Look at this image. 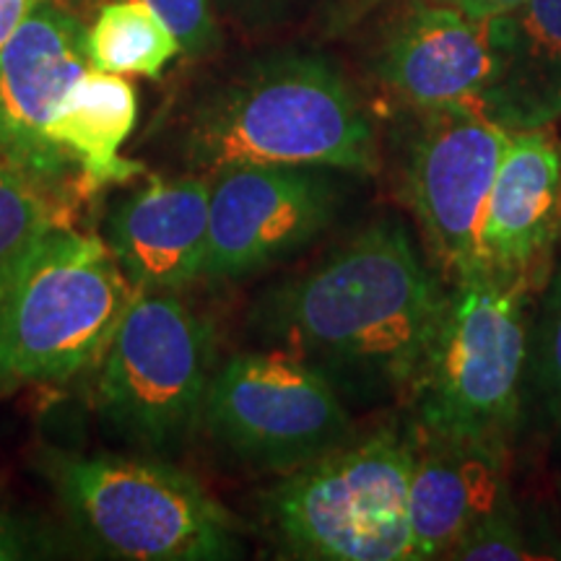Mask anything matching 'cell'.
Masks as SVG:
<instances>
[{
  "mask_svg": "<svg viewBox=\"0 0 561 561\" xmlns=\"http://www.w3.org/2000/svg\"><path fill=\"white\" fill-rule=\"evenodd\" d=\"M37 471L83 541L125 561H224L240 525L174 460L115 453H37Z\"/></svg>",
  "mask_w": 561,
  "mask_h": 561,
  "instance_id": "obj_3",
  "label": "cell"
},
{
  "mask_svg": "<svg viewBox=\"0 0 561 561\" xmlns=\"http://www.w3.org/2000/svg\"><path fill=\"white\" fill-rule=\"evenodd\" d=\"M216 351L214 322L178 291H136L100 359L104 432L133 453L178 460L201 432Z\"/></svg>",
  "mask_w": 561,
  "mask_h": 561,
  "instance_id": "obj_6",
  "label": "cell"
},
{
  "mask_svg": "<svg viewBox=\"0 0 561 561\" xmlns=\"http://www.w3.org/2000/svg\"><path fill=\"white\" fill-rule=\"evenodd\" d=\"M409 486L411 561L447 559L458 541L510 496L507 445L413 430Z\"/></svg>",
  "mask_w": 561,
  "mask_h": 561,
  "instance_id": "obj_14",
  "label": "cell"
},
{
  "mask_svg": "<svg viewBox=\"0 0 561 561\" xmlns=\"http://www.w3.org/2000/svg\"><path fill=\"white\" fill-rule=\"evenodd\" d=\"M447 559L460 561H517V559H536L530 553L528 538H525L520 510L515 507L512 496L496 504L483 520L473 525L458 546L450 551Z\"/></svg>",
  "mask_w": 561,
  "mask_h": 561,
  "instance_id": "obj_21",
  "label": "cell"
},
{
  "mask_svg": "<svg viewBox=\"0 0 561 561\" xmlns=\"http://www.w3.org/2000/svg\"><path fill=\"white\" fill-rule=\"evenodd\" d=\"M437 3L453 5V9H458L476 19H494V16H507V13L517 11L525 0H437Z\"/></svg>",
  "mask_w": 561,
  "mask_h": 561,
  "instance_id": "obj_25",
  "label": "cell"
},
{
  "mask_svg": "<svg viewBox=\"0 0 561 561\" xmlns=\"http://www.w3.org/2000/svg\"><path fill=\"white\" fill-rule=\"evenodd\" d=\"M180 153L203 178L244 164L380 167L375 125L341 70L297 50L252 60L208 89L187 115Z\"/></svg>",
  "mask_w": 561,
  "mask_h": 561,
  "instance_id": "obj_2",
  "label": "cell"
},
{
  "mask_svg": "<svg viewBox=\"0 0 561 561\" xmlns=\"http://www.w3.org/2000/svg\"><path fill=\"white\" fill-rule=\"evenodd\" d=\"M561 231V149L549 128L510 130L481 221L483 271L528 280Z\"/></svg>",
  "mask_w": 561,
  "mask_h": 561,
  "instance_id": "obj_15",
  "label": "cell"
},
{
  "mask_svg": "<svg viewBox=\"0 0 561 561\" xmlns=\"http://www.w3.org/2000/svg\"><path fill=\"white\" fill-rule=\"evenodd\" d=\"M201 430L248 471L278 476L356 437L331 380L280 348L244 351L216 367Z\"/></svg>",
  "mask_w": 561,
  "mask_h": 561,
  "instance_id": "obj_8",
  "label": "cell"
},
{
  "mask_svg": "<svg viewBox=\"0 0 561 561\" xmlns=\"http://www.w3.org/2000/svg\"><path fill=\"white\" fill-rule=\"evenodd\" d=\"M53 224L50 198L0 161V280Z\"/></svg>",
  "mask_w": 561,
  "mask_h": 561,
  "instance_id": "obj_20",
  "label": "cell"
},
{
  "mask_svg": "<svg viewBox=\"0 0 561 561\" xmlns=\"http://www.w3.org/2000/svg\"><path fill=\"white\" fill-rule=\"evenodd\" d=\"M561 445V263L546 280L538 310L530 314L523 419Z\"/></svg>",
  "mask_w": 561,
  "mask_h": 561,
  "instance_id": "obj_19",
  "label": "cell"
},
{
  "mask_svg": "<svg viewBox=\"0 0 561 561\" xmlns=\"http://www.w3.org/2000/svg\"><path fill=\"white\" fill-rule=\"evenodd\" d=\"M411 432L354 437L280 476L263 500L271 536L291 559L411 561Z\"/></svg>",
  "mask_w": 561,
  "mask_h": 561,
  "instance_id": "obj_7",
  "label": "cell"
},
{
  "mask_svg": "<svg viewBox=\"0 0 561 561\" xmlns=\"http://www.w3.org/2000/svg\"><path fill=\"white\" fill-rule=\"evenodd\" d=\"M47 546L39 541V533L34 530L24 517L11 515L0 510V561L34 559L45 553Z\"/></svg>",
  "mask_w": 561,
  "mask_h": 561,
  "instance_id": "obj_23",
  "label": "cell"
},
{
  "mask_svg": "<svg viewBox=\"0 0 561 561\" xmlns=\"http://www.w3.org/2000/svg\"><path fill=\"white\" fill-rule=\"evenodd\" d=\"M419 112L403 151V201L434 261L458 284L483 271L481 221L510 128L468 104Z\"/></svg>",
  "mask_w": 561,
  "mask_h": 561,
  "instance_id": "obj_9",
  "label": "cell"
},
{
  "mask_svg": "<svg viewBox=\"0 0 561 561\" xmlns=\"http://www.w3.org/2000/svg\"><path fill=\"white\" fill-rule=\"evenodd\" d=\"M333 170L244 164L210 174L201 280L229 284L289 261L325 234L341 206Z\"/></svg>",
  "mask_w": 561,
  "mask_h": 561,
  "instance_id": "obj_10",
  "label": "cell"
},
{
  "mask_svg": "<svg viewBox=\"0 0 561 561\" xmlns=\"http://www.w3.org/2000/svg\"><path fill=\"white\" fill-rule=\"evenodd\" d=\"M133 297L104 240L53 224L0 280V396L100 362Z\"/></svg>",
  "mask_w": 561,
  "mask_h": 561,
  "instance_id": "obj_4",
  "label": "cell"
},
{
  "mask_svg": "<svg viewBox=\"0 0 561 561\" xmlns=\"http://www.w3.org/2000/svg\"><path fill=\"white\" fill-rule=\"evenodd\" d=\"M450 291L401 221L369 224L307 271L255 299L250 328L325 375L346 405L409 398Z\"/></svg>",
  "mask_w": 561,
  "mask_h": 561,
  "instance_id": "obj_1",
  "label": "cell"
},
{
  "mask_svg": "<svg viewBox=\"0 0 561 561\" xmlns=\"http://www.w3.org/2000/svg\"><path fill=\"white\" fill-rule=\"evenodd\" d=\"M481 112L510 130L549 128L559 121L561 0H525L504 16V70Z\"/></svg>",
  "mask_w": 561,
  "mask_h": 561,
  "instance_id": "obj_17",
  "label": "cell"
},
{
  "mask_svg": "<svg viewBox=\"0 0 561 561\" xmlns=\"http://www.w3.org/2000/svg\"><path fill=\"white\" fill-rule=\"evenodd\" d=\"M210 182L151 178L104 219V244L136 291H182L201 280L208 250Z\"/></svg>",
  "mask_w": 561,
  "mask_h": 561,
  "instance_id": "obj_13",
  "label": "cell"
},
{
  "mask_svg": "<svg viewBox=\"0 0 561 561\" xmlns=\"http://www.w3.org/2000/svg\"><path fill=\"white\" fill-rule=\"evenodd\" d=\"M504 70V16L476 19L453 5H416L380 55V79L416 110H481Z\"/></svg>",
  "mask_w": 561,
  "mask_h": 561,
  "instance_id": "obj_12",
  "label": "cell"
},
{
  "mask_svg": "<svg viewBox=\"0 0 561 561\" xmlns=\"http://www.w3.org/2000/svg\"><path fill=\"white\" fill-rule=\"evenodd\" d=\"M39 3L45 0H0V50L9 45V39Z\"/></svg>",
  "mask_w": 561,
  "mask_h": 561,
  "instance_id": "obj_24",
  "label": "cell"
},
{
  "mask_svg": "<svg viewBox=\"0 0 561 561\" xmlns=\"http://www.w3.org/2000/svg\"><path fill=\"white\" fill-rule=\"evenodd\" d=\"M221 3L242 19H263L278 11L286 0H221Z\"/></svg>",
  "mask_w": 561,
  "mask_h": 561,
  "instance_id": "obj_26",
  "label": "cell"
},
{
  "mask_svg": "<svg viewBox=\"0 0 561 561\" xmlns=\"http://www.w3.org/2000/svg\"><path fill=\"white\" fill-rule=\"evenodd\" d=\"M87 66V26L53 0L39 3L0 50V161L50 201L79 172L50 125Z\"/></svg>",
  "mask_w": 561,
  "mask_h": 561,
  "instance_id": "obj_11",
  "label": "cell"
},
{
  "mask_svg": "<svg viewBox=\"0 0 561 561\" xmlns=\"http://www.w3.org/2000/svg\"><path fill=\"white\" fill-rule=\"evenodd\" d=\"M528 284L494 271L458 280L409 396L419 430L510 447L523 424Z\"/></svg>",
  "mask_w": 561,
  "mask_h": 561,
  "instance_id": "obj_5",
  "label": "cell"
},
{
  "mask_svg": "<svg viewBox=\"0 0 561 561\" xmlns=\"http://www.w3.org/2000/svg\"><path fill=\"white\" fill-rule=\"evenodd\" d=\"M136 117V89L123 76L87 68L70 83L53 117L50 136L73 159L83 193H102L144 172L140 161L121 157Z\"/></svg>",
  "mask_w": 561,
  "mask_h": 561,
  "instance_id": "obj_16",
  "label": "cell"
},
{
  "mask_svg": "<svg viewBox=\"0 0 561 561\" xmlns=\"http://www.w3.org/2000/svg\"><path fill=\"white\" fill-rule=\"evenodd\" d=\"M170 26L180 55L201 60L221 47V30L210 0H140Z\"/></svg>",
  "mask_w": 561,
  "mask_h": 561,
  "instance_id": "obj_22",
  "label": "cell"
},
{
  "mask_svg": "<svg viewBox=\"0 0 561 561\" xmlns=\"http://www.w3.org/2000/svg\"><path fill=\"white\" fill-rule=\"evenodd\" d=\"M180 55L170 26L140 0H110L87 30L89 68L159 79Z\"/></svg>",
  "mask_w": 561,
  "mask_h": 561,
  "instance_id": "obj_18",
  "label": "cell"
}]
</instances>
